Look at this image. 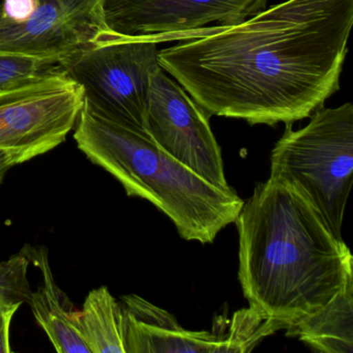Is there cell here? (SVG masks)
<instances>
[{"label":"cell","mask_w":353,"mask_h":353,"mask_svg":"<svg viewBox=\"0 0 353 353\" xmlns=\"http://www.w3.org/2000/svg\"><path fill=\"white\" fill-rule=\"evenodd\" d=\"M352 24L353 0H286L159 51V65L210 117L287 125L338 92Z\"/></svg>","instance_id":"cell-1"},{"label":"cell","mask_w":353,"mask_h":353,"mask_svg":"<svg viewBox=\"0 0 353 353\" xmlns=\"http://www.w3.org/2000/svg\"><path fill=\"white\" fill-rule=\"evenodd\" d=\"M239 279L250 307L285 330L321 309L353 276V257L299 192L258 183L236 221Z\"/></svg>","instance_id":"cell-2"},{"label":"cell","mask_w":353,"mask_h":353,"mask_svg":"<svg viewBox=\"0 0 353 353\" xmlns=\"http://www.w3.org/2000/svg\"><path fill=\"white\" fill-rule=\"evenodd\" d=\"M74 139L86 158L110 173L130 197L166 214L185 241L214 243L243 205L234 190L223 191L192 172L148 135L113 123L83 103Z\"/></svg>","instance_id":"cell-3"},{"label":"cell","mask_w":353,"mask_h":353,"mask_svg":"<svg viewBox=\"0 0 353 353\" xmlns=\"http://www.w3.org/2000/svg\"><path fill=\"white\" fill-rule=\"evenodd\" d=\"M301 129L287 123L270 157V176L288 183L338 239L353 179V106L319 108Z\"/></svg>","instance_id":"cell-4"},{"label":"cell","mask_w":353,"mask_h":353,"mask_svg":"<svg viewBox=\"0 0 353 353\" xmlns=\"http://www.w3.org/2000/svg\"><path fill=\"white\" fill-rule=\"evenodd\" d=\"M164 42H173L172 37L112 32L61 65L81 86L84 104L94 113L148 135L150 80L161 68L158 45Z\"/></svg>","instance_id":"cell-5"},{"label":"cell","mask_w":353,"mask_h":353,"mask_svg":"<svg viewBox=\"0 0 353 353\" xmlns=\"http://www.w3.org/2000/svg\"><path fill=\"white\" fill-rule=\"evenodd\" d=\"M84 103L83 90L65 72L0 92V150L26 163L67 139Z\"/></svg>","instance_id":"cell-6"},{"label":"cell","mask_w":353,"mask_h":353,"mask_svg":"<svg viewBox=\"0 0 353 353\" xmlns=\"http://www.w3.org/2000/svg\"><path fill=\"white\" fill-rule=\"evenodd\" d=\"M210 115L161 68L150 80L146 133L150 139L200 179L231 191L222 150L210 125Z\"/></svg>","instance_id":"cell-7"},{"label":"cell","mask_w":353,"mask_h":353,"mask_svg":"<svg viewBox=\"0 0 353 353\" xmlns=\"http://www.w3.org/2000/svg\"><path fill=\"white\" fill-rule=\"evenodd\" d=\"M105 0H39L32 17L16 23L0 9V52L67 61L109 36Z\"/></svg>","instance_id":"cell-8"},{"label":"cell","mask_w":353,"mask_h":353,"mask_svg":"<svg viewBox=\"0 0 353 353\" xmlns=\"http://www.w3.org/2000/svg\"><path fill=\"white\" fill-rule=\"evenodd\" d=\"M268 0H105L107 26L123 34H169L191 40L208 24L232 26L266 9Z\"/></svg>","instance_id":"cell-9"},{"label":"cell","mask_w":353,"mask_h":353,"mask_svg":"<svg viewBox=\"0 0 353 353\" xmlns=\"http://www.w3.org/2000/svg\"><path fill=\"white\" fill-rule=\"evenodd\" d=\"M127 316V353H227L216 332L183 328L172 314L139 295L121 297Z\"/></svg>","instance_id":"cell-10"},{"label":"cell","mask_w":353,"mask_h":353,"mask_svg":"<svg viewBox=\"0 0 353 353\" xmlns=\"http://www.w3.org/2000/svg\"><path fill=\"white\" fill-rule=\"evenodd\" d=\"M30 262L42 274V283L30 294L32 314L59 353H90L79 328L80 310L57 286L46 247H24Z\"/></svg>","instance_id":"cell-11"},{"label":"cell","mask_w":353,"mask_h":353,"mask_svg":"<svg viewBox=\"0 0 353 353\" xmlns=\"http://www.w3.org/2000/svg\"><path fill=\"white\" fill-rule=\"evenodd\" d=\"M287 334L319 352L352 353L353 276L321 309L289 326Z\"/></svg>","instance_id":"cell-12"},{"label":"cell","mask_w":353,"mask_h":353,"mask_svg":"<svg viewBox=\"0 0 353 353\" xmlns=\"http://www.w3.org/2000/svg\"><path fill=\"white\" fill-rule=\"evenodd\" d=\"M79 328L90 353H127L125 307L106 286L88 293L80 310Z\"/></svg>","instance_id":"cell-13"},{"label":"cell","mask_w":353,"mask_h":353,"mask_svg":"<svg viewBox=\"0 0 353 353\" xmlns=\"http://www.w3.org/2000/svg\"><path fill=\"white\" fill-rule=\"evenodd\" d=\"M280 330H285L284 325L249 307L235 312L232 318L214 332L224 342L227 353H245L253 350L262 339Z\"/></svg>","instance_id":"cell-14"},{"label":"cell","mask_w":353,"mask_h":353,"mask_svg":"<svg viewBox=\"0 0 353 353\" xmlns=\"http://www.w3.org/2000/svg\"><path fill=\"white\" fill-rule=\"evenodd\" d=\"M63 71L61 61L0 52V92L34 83Z\"/></svg>","instance_id":"cell-15"},{"label":"cell","mask_w":353,"mask_h":353,"mask_svg":"<svg viewBox=\"0 0 353 353\" xmlns=\"http://www.w3.org/2000/svg\"><path fill=\"white\" fill-rule=\"evenodd\" d=\"M30 257L26 249L0 261V305L28 303L32 289L28 281Z\"/></svg>","instance_id":"cell-16"},{"label":"cell","mask_w":353,"mask_h":353,"mask_svg":"<svg viewBox=\"0 0 353 353\" xmlns=\"http://www.w3.org/2000/svg\"><path fill=\"white\" fill-rule=\"evenodd\" d=\"M39 0H5L0 5L3 17L16 23H22L32 17L38 8Z\"/></svg>","instance_id":"cell-17"},{"label":"cell","mask_w":353,"mask_h":353,"mask_svg":"<svg viewBox=\"0 0 353 353\" xmlns=\"http://www.w3.org/2000/svg\"><path fill=\"white\" fill-rule=\"evenodd\" d=\"M21 305L20 303L0 305V353L12 352L10 341L11 324L16 312Z\"/></svg>","instance_id":"cell-18"},{"label":"cell","mask_w":353,"mask_h":353,"mask_svg":"<svg viewBox=\"0 0 353 353\" xmlns=\"http://www.w3.org/2000/svg\"><path fill=\"white\" fill-rule=\"evenodd\" d=\"M20 164H23V162L18 154L0 150V185L3 183V179H5L7 173L13 167Z\"/></svg>","instance_id":"cell-19"}]
</instances>
